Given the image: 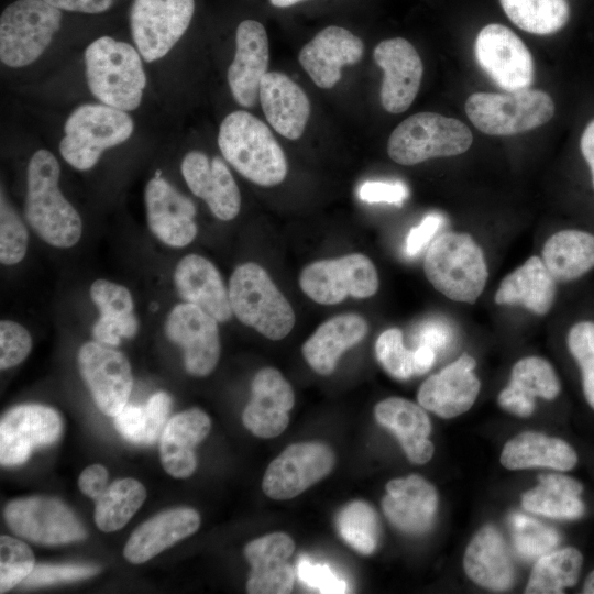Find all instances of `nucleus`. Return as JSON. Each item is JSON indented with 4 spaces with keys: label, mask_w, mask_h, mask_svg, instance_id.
I'll return each mask as SVG.
<instances>
[{
    "label": "nucleus",
    "mask_w": 594,
    "mask_h": 594,
    "mask_svg": "<svg viewBox=\"0 0 594 594\" xmlns=\"http://www.w3.org/2000/svg\"><path fill=\"white\" fill-rule=\"evenodd\" d=\"M59 163L52 152L38 150L32 155L28 165L24 216L44 242L67 249L80 240L82 222L59 189Z\"/></svg>",
    "instance_id": "obj_1"
},
{
    "label": "nucleus",
    "mask_w": 594,
    "mask_h": 594,
    "mask_svg": "<svg viewBox=\"0 0 594 594\" xmlns=\"http://www.w3.org/2000/svg\"><path fill=\"white\" fill-rule=\"evenodd\" d=\"M219 148L228 163L252 183L272 187L287 175V160L270 128L252 113L238 110L221 122Z\"/></svg>",
    "instance_id": "obj_2"
},
{
    "label": "nucleus",
    "mask_w": 594,
    "mask_h": 594,
    "mask_svg": "<svg viewBox=\"0 0 594 594\" xmlns=\"http://www.w3.org/2000/svg\"><path fill=\"white\" fill-rule=\"evenodd\" d=\"M84 61L87 84L96 99L127 112L140 106L146 74L138 48L101 36L87 46Z\"/></svg>",
    "instance_id": "obj_3"
},
{
    "label": "nucleus",
    "mask_w": 594,
    "mask_h": 594,
    "mask_svg": "<svg viewBox=\"0 0 594 594\" xmlns=\"http://www.w3.org/2000/svg\"><path fill=\"white\" fill-rule=\"evenodd\" d=\"M424 271L430 284L449 299L474 304L487 282L484 253L469 233L447 232L428 248Z\"/></svg>",
    "instance_id": "obj_4"
},
{
    "label": "nucleus",
    "mask_w": 594,
    "mask_h": 594,
    "mask_svg": "<svg viewBox=\"0 0 594 594\" xmlns=\"http://www.w3.org/2000/svg\"><path fill=\"white\" fill-rule=\"evenodd\" d=\"M228 292L238 320L267 339L280 340L294 328L295 312L289 301L258 264L248 262L237 266Z\"/></svg>",
    "instance_id": "obj_5"
},
{
    "label": "nucleus",
    "mask_w": 594,
    "mask_h": 594,
    "mask_svg": "<svg viewBox=\"0 0 594 594\" xmlns=\"http://www.w3.org/2000/svg\"><path fill=\"white\" fill-rule=\"evenodd\" d=\"M134 122L127 111L84 103L68 116L59 142L62 157L74 168H92L101 154L130 139Z\"/></svg>",
    "instance_id": "obj_6"
},
{
    "label": "nucleus",
    "mask_w": 594,
    "mask_h": 594,
    "mask_svg": "<svg viewBox=\"0 0 594 594\" xmlns=\"http://www.w3.org/2000/svg\"><path fill=\"white\" fill-rule=\"evenodd\" d=\"M472 142V132L463 122L426 111L408 117L394 129L387 153L398 164L415 165L429 158L462 154Z\"/></svg>",
    "instance_id": "obj_7"
},
{
    "label": "nucleus",
    "mask_w": 594,
    "mask_h": 594,
    "mask_svg": "<svg viewBox=\"0 0 594 594\" xmlns=\"http://www.w3.org/2000/svg\"><path fill=\"white\" fill-rule=\"evenodd\" d=\"M465 112L485 134L513 135L547 123L554 114V103L547 92L538 89L476 92L466 99Z\"/></svg>",
    "instance_id": "obj_8"
},
{
    "label": "nucleus",
    "mask_w": 594,
    "mask_h": 594,
    "mask_svg": "<svg viewBox=\"0 0 594 594\" xmlns=\"http://www.w3.org/2000/svg\"><path fill=\"white\" fill-rule=\"evenodd\" d=\"M62 12L43 0H16L0 16V59L12 68L35 62L61 28Z\"/></svg>",
    "instance_id": "obj_9"
},
{
    "label": "nucleus",
    "mask_w": 594,
    "mask_h": 594,
    "mask_svg": "<svg viewBox=\"0 0 594 594\" xmlns=\"http://www.w3.org/2000/svg\"><path fill=\"white\" fill-rule=\"evenodd\" d=\"M378 284L373 262L361 253L314 262L299 276L301 290L321 305H336L348 296L371 297Z\"/></svg>",
    "instance_id": "obj_10"
},
{
    "label": "nucleus",
    "mask_w": 594,
    "mask_h": 594,
    "mask_svg": "<svg viewBox=\"0 0 594 594\" xmlns=\"http://www.w3.org/2000/svg\"><path fill=\"white\" fill-rule=\"evenodd\" d=\"M195 12V0H133L130 28L142 58L164 57L185 34Z\"/></svg>",
    "instance_id": "obj_11"
},
{
    "label": "nucleus",
    "mask_w": 594,
    "mask_h": 594,
    "mask_svg": "<svg viewBox=\"0 0 594 594\" xmlns=\"http://www.w3.org/2000/svg\"><path fill=\"white\" fill-rule=\"evenodd\" d=\"M4 519L18 536L53 546L78 541L87 532L76 515L59 499L31 496L10 502Z\"/></svg>",
    "instance_id": "obj_12"
},
{
    "label": "nucleus",
    "mask_w": 594,
    "mask_h": 594,
    "mask_svg": "<svg viewBox=\"0 0 594 594\" xmlns=\"http://www.w3.org/2000/svg\"><path fill=\"white\" fill-rule=\"evenodd\" d=\"M334 463L333 451L323 443L290 444L267 466L262 490L273 499L294 498L326 477Z\"/></svg>",
    "instance_id": "obj_13"
},
{
    "label": "nucleus",
    "mask_w": 594,
    "mask_h": 594,
    "mask_svg": "<svg viewBox=\"0 0 594 594\" xmlns=\"http://www.w3.org/2000/svg\"><path fill=\"white\" fill-rule=\"evenodd\" d=\"M474 53L481 68L506 91L529 88L534 62L524 42L498 23L484 26L476 36Z\"/></svg>",
    "instance_id": "obj_14"
},
{
    "label": "nucleus",
    "mask_w": 594,
    "mask_h": 594,
    "mask_svg": "<svg viewBox=\"0 0 594 594\" xmlns=\"http://www.w3.org/2000/svg\"><path fill=\"white\" fill-rule=\"evenodd\" d=\"M78 366L98 408L116 417L127 405L133 387L132 371L125 355L91 341L79 349Z\"/></svg>",
    "instance_id": "obj_15"
},
{
    "label": "nucleus",
    "mask_w": 594,
    "mask_h": 594,
    "mask_svg": "<svg viewBox=\"0 0 594 594\" xmlns=\"http://www.w3.org/2000/svg\"><path fill=\"white\" fill-rule=\"evenodd\" d=\"M164 330L168 340L183 349L189 374L202 377L215 370L220 358L216 318L194 304L183 302L170 310Z\"/></svg>",
    "instance_id": "obj_16"
},
{
    "label": "nucleus",
    "mask_w": 594,
    "mask_h": 594,
    "mask_svg": "<svg viewBox=\"0 0 594 594\" xmlns=\"http://www.w3.org/2000/svg\"><path fill=\"white\" fill-rule=\"evenodd\" d=\"M63 428L59 414L37 404L10 409L0 424V462L6 466L24 463L34 449L55 442Z\"/></svg>",
    "instance_id": "obj_17"
},
{
    "label": "nucleus",
    "mask_w": 594,
    "mask_h": 594,
    "mask_svg": "<svg viewBox=\"0 0 594 594\" xmlns=\"http://www.w3.org/2000/svg\"><path fill=\"white\" fill-rule=\"evenodd\" d=\"M146 219L151 232L164 244L184 248L197 235L196 206L157 170L144 191Z\"/></svg>",
    "instance_id": "obj_18"
},
{
    "label": "nucleus",
    "mask_w": 594,
    "mask_h": 594,
    "mask_svg": "<svg viewBox=\"0 0 594 594\" xmlns=\"http://www.w3.org/2000/svg\"><path fill=\"white\" fill-rule=\"evenodd\" d=\"M373 57L384 72L381 87L383 108L391 113L404 112L420 87L424 67L419 54L407 40L395 37L378 43Z\"/></svg>",
    "instance_id": "obj_19"
},
{
    "label": "nucleus",
    "mask_w": 594,
    "mask_h": 594,
    "mask_svg": "<svg viewBox=\"0 0 594 594\" xmlns=\"http://www.w3.org/2000/svg\"><path fill=\"white\" fill-rule=\"evenodd\" d=\"M252 397L243 410L244 427L254 436L271 439L288 426V413L295 404L290 384L273 367L260 370L251 384Z\"/></svg>",
    "instance_id": "obj_20"
},
{
    "label": "nucleus",
    "mask_w": 594,
    "mask_h": 594,
    "mask_svg": "<svg viewBox=\"0 0 594 594\" xmlns=\"http://www.w3.org/2000/svg\"><path fill=\"white\" fill-rule=\"evenodd\" d=\"M180 170L190 191L206 201L215 217L229 221L238 216L241 194L220 157L210 158L200 151H190L183 158Z\"/></svg>",
    "instance_id": "obj_21"
},
{
    "label": "nucleus",
    "mask_w": 594,
    "mask_h": 594,
    "mask_svg": "<svg viewBox=\"0 0 594 594\" xmlns=\"http://www.w3.org/2000/svg\"><path fill=\"white\" fill-rule=\"evenodd\" d=\"M475 364L471 355L463 353L439 373L428 377L418 389L419 405L446 419L468 411L481 388L473 372Z\"/></svg>",
    "instance_id": "obj_22"
},
{
    "label": "nucleus",
    "mask_w": 594,
    "mask_h": 594,
    "mask_svg": "<svg viewBox=\"0 0 594 594\" xmlns=\"http://www.w3.org/2000/svg\"><path fill=\"white\" fill-rule=\"evenodd\" d=\"M268 61L265 28L255 20L242 21L237 29L235 54L227 75L231 94L242 107L251 108L256 103Z\"/></svg>",
    "instance_id": "obj_23"
},
{
    "label": "nucleus",
    "mask_w": 594,
    "mask_h": 594,
    "mask_svg": "<svg viewBox=\"0 0 594 594\" xmlns=\"http://www.w3.org/2000/svg\"><path fill=\"white\" fill-rule=\"evenodd\" d=\"M364 45L349 30L330 25L299 52V63L320 88L330 89L341 79V68L361 61Z\"/></svg>",
    "instance_id": "obj_24"
},
{
    "label": "nucleus",
    "mask_w": 594,
    "mask_h": 594,
    "mask_svg": "<svg viewBox=\"0 0 594 594\" xmlns=\"http://www.w3.org/2000/svg\"><path fill=\"white\" fill-rule=\"evenodd\" d=\"M294 550V540L284 532H273L249 542L244 548V556L251 565L248 593H290L295 572L287 560Z\"/></svg>",
    "instance_id": "obj_25"
},
{
    "label": "nucleus",
    "mask_w": 594,
    "mask_h": 594,
    "mask_svg": "<svg viewBox=\"0 0 594 594\" xmlns=\"http://www.w3.org/2000/svg\"><path fill=\"white\" fill-rule=\"evenodd\" d=\"M382 508L388 520L408 534L427 531L438 507L436 488L419 475L394 479L386 484Z\"/></svg>",
    "instance_id": "obj_26"
},
{
    "label": "nucleus",
    "mask_w": 594,
    "mask_h": 594,
    "mask_svg": "<svg viewBox=\"0 0 594 594\" xmlns=\"http://www.w3.org/2000/svg\"><path fill=\"white\" fill-rule=\"evenodd\" d=\"M174 284L179 297L226 322L232 317L229 292L217 267L198 254L184 256L176 265Z\"/></svg>",
    "instance_id": "obj_27"
},
{
    "label": "nucleus",
    "mask_w": 594,
    "mask_h": 594,
    "mask_svg": "<svg viewBox=\"0 0 594 594\" xmlns=\"http://www.w3.org/2000/svg\"><path fill=\"white\" fill-rule=\"evenodd\" d=\"M258 98L263 112L280 135L299 139L310 116V102L306 92L280 72H267L260 85Z\"/></svg>",
    "instance_id": "obj_28"
},
{
    "label": "nucleus",
    "mask_w": 594,
    "mask_h": 594,
    "mask_svg": "<svg viewBox=\"0 0 594 594\" xmlns=\"http://www.w3.org/2000/svg\"><path fill=\"white\" fill-rule=\"evenodd\" d=\"M199 514L189 507L162 512L140 525L124 547V558L134 564L148 561L174 543L196 532Z\"/></svg>",
    "instance_id": "obj_29"
},
{
    "label": "nucleus",
    "mask_w": 594,
    "mask_h": 594,
    "mask_svg": "<svg viewBox=\"0 0 594 594\" xmlns=\"http://www.w3.org/2000/svg\"><path fill=\"white\" fill-rule=\"evenodd\" d=\"M209 416L191 408L173 416L161 435V462L164 470L177 479L190 476L197 466L195 448L208 436Z\"/></svg>",
    "instance_id": "obj_30"
},
{
    "label": "nucleus",
    "mask_w": 594,
    "mask_h": 594,
    "mask_svg": "<svg viewBox=\"0 0 594 594\" xmlns=\"http://www.w3.org/2000/svg\"><path fill=\"white\" fill-rule=\"evenodd\" d=\"M377 422L399 440L407 458L416 464L427 463L435 447L428 439L431 422L425 408L400 397H388L374 408Z\"/></svg>",
    "instance_id": "obj_31"
},
{
    "label": "nucleus",
    "mask_w": 594,
    "mask_h": 594,
    "mask_svg": "<svg viewBox=\"0 0 594 594\" xmlns=\"http://www.w3.org/2000/svg\"><path fill=\"white\" fill-rule=\"evenodd\" d=\"M561 392L560 380L544 359L528 356L513 366L509 384L499 393V405L514 415L530 416L535 398L554 399Z\"/></svg>",
    "instance_id": "obj_32"
},
{
    "label": "nucleus",
    "mask_w": 594,
    "mask_h": 594,
    "mask_svg": "<svg viewBox=\"0 0 594 594\" xmlns=\"http://www.w3.org/2000/svg\"><path fill=\"white\" fill-rule=\"evenodd\" d=\"M463 566L473 582L488 590H507L515 580V569L506 543L491 525L482 527L470 541Z\"/></svg>",
    "instance_id": "obj_33"
},
{
    "label": "nucleus",
    "mask_w": 594,
    "mask_h": 594,
    "mask_svg": "<svg viewBox=\"0 0 594 594\" xmlns=\"http://www.w3.org/2000/svg\"><path fill=\"white\" fill-rule=\"evenodd\" d=\"M90 297L100 312L92 327L95 341L118 346L121 339L136 334L139 322L134 315L132 295L127 287L99 278L90 286Z\"/></svg>",
    "instance_id": "obj_34"
},
{
    "label": "nucleus",
    "mask_w": 594,
    "mask_h": 594,
    "mask_svg": "<svg viewBox=\"0 0 594 594\" xmlns=\"http://www.w3.org/2000/svg\"><path fill=\"white\" fill-rule=\"evenodd\" d=\"M367 333L366 320L355 314L330 318L320 324L302 345V355L320 375H330L340 356Z\"/></svg>",
    "instance_id": "obj_35"
},
{
    "label": "nucleus",
    "mask_w": 594,
    "mask_h": 594,
    "mask_svg": "<svg viewBox=\"0 0 594 594\" xmlns=\"http://www.w3.org/2000/svg\"><path fill=\"white\" fill-rule=\"evenodd\" d=\"M556 294V279L542 258L534 255L504 277L494 300L498 305H520L542 316L552 308Z\"/></svg>",
    "instance_id": "obj_36"
},
{
    "label": "nucleus",
    "mask_w": 594,
    "mask_h": 594,
    "mask_svg": "<svg viewBox=\"0 0 594 594\" xmlns=\"http://www.w3.org/2000/svg\"><path fill=\"white\" fill-rule=\"evenodd\" d=\"M542 261L557 283L575 282L594 270V232L569 228L550 235Z\"/></svg>",
    "instance_id": "obj_37"
},
{
    "label": "nucleus",
    "mask_w": 594,
    "mask_h": 594,
    "mask_svg": "<svg viewBox=\"0 0 594 594\" xmlns=\"http://www.w3.org/2000/svg\"><path fill=\"white\" fill-rule=\"evenodd\" d=\"M501 463L509 470L549 468L569 471L578 463L575 450L564 440L539 432H522L504 446Z\"/></svg>",
    "instance_id": "obj_38"
},
{
    "label": "nucleus",
    "mask_w": 594,
    "mask_h": 594,
    "mask_svg": "<svg viewBox=\"0 0 594 594\" xmlns=\"http://www.w3.org/2000/svg\"><path fill=\"white\" fill-rule=\"evenodd\" d=\"M538 480L539 485L522 495L521 504L526 510L564 520L583 516V486L578 480L559 473L541 474Z\"/></svg>",
    "instance_id": "obj_39"
},
{
    "label": "nucleus",
    "mask_w": 594,
    "mask_h": 594,
    "mask_svg": "<svg viewBox=\"0 0 594 594\" xmlns=\"http://www.w3.org/2000/svg\"><path fill=\"white\" fill-rule=\"evenodd\" d=\"M583 565L582 553L573 547L550 551L538 558L525 593L559 594L574 586Z\"/></svg>",
    "instance_id": "obj_40"
},
{
    "label": "nucleus",
    "mask_w": 594,
    "mask_h": 594,
    "mask_svg": "<svg viewBox=\"0 0 594 594\" xmlns=\"http://www.w3.org/2000/svg\"><path fill=\"white\" fill-rule=\"evenodd\" d=\"M170 406V396L158 392L144 406L125 405L116 416V428L130 442L153 444L167 424Z\"/></svg>",
    "instance_id": "obj_41"
},
{
    "label": "nucleus",
    "mask_w": 594,
    "mask_h": 594,
    "mask_svg": "<svg viewBox=\"0 0 594 594\" xmlns=\"http://www.w3.org/2000/svg\"><path fill=\"white\" fill-rule=\"evenodd\" d=\"M145 497V487L134 479L125 477L112 482L96 498V525L105 532L121 529L142 506Z\"/></svg>",
    "instance_id": "obj_42"
},
{
    "label": "nucleus",
    "mask_w": 594,
    "mask_h": 594,
    "mask_svg": "<svg viewBox=\"0 0 594 594\" xmlns=\"http://www.w3.org/2000/svg\"><path fill=\"white\" fill-rule=\"evenodd\" d=\"M509 20L529 33L547 35L564 28L570 18L566 0H499Z\"/></svg>",
    "instance_id": "obj_43"
},
{
    "label": "nucleus",
    "mask_w": 594,
    "mask_h": 594,
    "mask_svg": "<svg viewBox=\"0 0 594 594\" xmlns=\"http://www.w3.org/2000/svg\"><path fill=\"white\" fill-rule=\"evenodd\" d=\"M338 530L342 539L358 552L373 553L378 540V520L374 509L365 502L354 501L339 513Z\"/></svg>",
    "instance_id": "obj_44"
},
{
    "label": "nucleus",
    "mask_w": 594,
    "mask_h": 594,
    "mask_svg": "<svg viewBox=\"0 0 594 594\" xmlns=\"http://www.w3.org/2000/svg\"><path fill=\"white\" fill-rule=\"evenodd\" d=\"M566 348L580 370L584 398L594 410V318H583L571 324Z\"/></svg>",
    "instance_id": "obj_45"
},
{
    "label": "nucleus",
    "mask_w": 594,
    "mask_h": 594,
    "mask_svg": "<svg viewBox=\"0 0 594 594\" xmlns=\"http://www.w3.org/2000/svg\"><path fill=\"white\" fill-rule=\"evenodd\" d=\"M513 543L524 558H539L552 551L559 543V534L551 527L522 514L510 517Z\"/></svg>",
    "instance_id": "obj_46"
},
{
    "label": "nucleus",
    "mask_w": 594,
    "mask_h": 594,
    "mask_svg": "<svg viewBox=\"0 0 594 594\" xmlns=\"http://www.w3.org/2000/svg\"><path fill=\"white\" fill-rule=\"evenodd\" d=\"M34 556L28 544L9 536L0 538V593L23 582L34 569Z\"/></svg>",
    "instance_id": "obj_47"
},
{
    "label": "nucleus",
    "mask_w": 594,
    "mask_h": 594,
    "mask_svg": "<svg viewBox=\"0 0 594 594\" xmlns=\"http://www.w3.org/2000/svg\"><path fill=\"white\" fill-rule=\"evenodd\" d=\"M29 233L20 216L1 193L0 261L4 265L21 262L28 251Z\"/></svg>",
    "instance_id": "obj_48"
},
{
    "label": "nucleus",
    "mask_w": 594,
    "mask_h": 594,
    "mask_svg": "<svg viewBox=\"0 0 594 594\" xmlns=\"http://www.w3.org/2000/svg\"><path fill=\"white\" fill-rule=\"evenodd\" d=\"M375 354L383 369L394 378L408 380L414 374L413 351L403 341L398 328L383 331L375 343Z\"/></svg>",
    "instance_id": "obj_49"
},
{
    "label": "nucleus",
    "mask_w": 594,
    "mask_h": 594,
    "mask_svg": "<svg viewBox=\"0 0 594 594\" xmlns=\"http://www.w3.org/2000/svg\"><path fill=\"white\" fill-rule=\"evenodd\" d=\"M32 349L29 331L12 320L0 322V367L7 370L20 364Z\"/></svg>",
    "instance_id": "obj_50"
},
{
    "label": "nucleus",
    "mask_w": 594,
    "mask_h": 594,
    "mask_svg": "<svg viewBox=\"0 0 594 594\" xmlns=\"http://www.w3.org/2000/svg\"><path fill=\"white\" fill-rule=\"evenodd\" d=\"M94 565H35L30 575L23 581L29 587L51 585L61 582H73L87 579L98 573Z\"/></svg>",
    "instance_id": "obj_51"
},
{
    "label": "nucleus",
    "mask_w": 594,
    "mask_h": 594,
    "mask_svg": "<svg viewBox=\"0 0 594 594\" xmlns=\"http://www.w3.org/2000/svg\"><path fill=\"white\" fill-rule=\"evenodd\" d=\"M297 578L311 588L319 590L320 593H345L348 585L333 573L326 564L312 563L307 558L299 560L297 564Z\"/></svg>",
    "instance_id": "obj_52"
},
{
    "label": "nucleus",
    "mask_w": 594,
    "mask_h": 594,
    "mask_svg": "<svg viewBox=\"0 0 594 594\" xmlns=\"http://www.w3.org/2000/svg\"><path fill=\"white\" fill-rule=\"evenodd\" d=\"M408 196V187L399 180H367L359 188L360 199L369 204L386 202L400 207Z\"/></svg>",
    "instance_id": "obj_53"
},
{
    "label": "nucleus",
    "mask_w": 594,
    "mask_h": 594,
    "mask_svg": "<svg viewBox=\"0 0 594 594\" xmlns=\"http://www.w3.org/2000/svg\"><path fill=\"white\" fill-rule=\"evenodd\" d=\"M444 222L442 215L431 212L411 228L406 238L405 251L408 256L417 255L432 240Z\"/></svg>",
    "instance_id": "obj_54"
},
{
    "label": "nucleus",
    "mask_w": 594,
    "mask_h": 594,
    "mask_svg": "<svg viewBox=\"0 0 594 594\" xmlns=\"http://www.w3.org/2000/svg\"><path fill=\"white\" fill-rule=\"evenodd\" d=\"M80 491L90 498H98L108 487V471L100 464L86 468L79 479Z\"/></svg>",
    "instance_id": "obj_55"
},
{
    "label": "nucleus",
    "mask_w": 594,
    "mask_h": 594,
    "mask_svg": "<svg viewBox=\"0 0 594 594\" xmlns=\"http://www.w3.org/2000/svg\"><path fill=\"white\" fill-rule=\"evenodd\" d=\"M418 332L419 343L430 345L435 350L446 348L452 337L449 326L440 321L426 322Z\"/></svg>",
    "instance_id": "obj_56"
},
{
    "label": "nucleus",
    "mask_w": 594,
    "mask_h": 594,
    "mask_svg": "<svg viewBox=\"0 0 594 594\" xmlns=\"http://www.w3.org/2000/svg\"><path fill=\"white\" fill-rule=\"evenodd\" d=\"M59 9L80 13H101L112 7L116 0H43Z\"/></svg>",
    "instance_id": "obj_57"
},
{
    "label": "nucleus",
    "mask_w": 594,
    "mask_h": 594,
    "mask_svg": "<svg viewBox=\"0 0 594 594\" xmlns=\"http://www.w3.org/2000/svg\"><path fill=\"white\" fill-rule=\"evenodd\" d=\"M436 360V350L430 345L419 343L417 349L413 351V369L414 374L422 375L427 373L433 365Z\"/></svg>",
    "instance_id": "obj_58"
},
{
    "label": "nucleus",
    "mask_w": 594,
    "mask_h": 594,
    "mask_svg": "<svg viewBox=\"0 0 594 594\" xmlns=\"http://www.w3.org/2000/svg\"><path fill=\"white\" fill-rule=\"evenodd\" d=\"M580 148L582 156L591 170L592 185L594 188V119L588 122L582 133Z\"/></svg>",
    "instance_id": "obj_59"
},
{
    "label": "nucleus",
    "mask_w": 594,
    "mask_h": 594,
    "mask_svg": "<svg viewBox=\"0 0 594 594\" xmlns=\"http://www.w3.org/2000/svg\"><path fill=\"white\" fill-rule=\"evenodd\" d=\"M583 593L594 594V570L590 572L583 584Z\"/></svg>",
    "instance_id": "obj_60"
},
{
    "label": "nucleus",
    "mask_w": 594,
    "mask_h": 594,
    "mask_svg": "<svg viewBox=\"0 0 594 594\" xmlns=\"http://www.w3.org/2000/svg\"><path fill=\"white\" fill-rule=\"evenodd\" d=\"M274 7L287 8L305 0H270Z\"/></svg>",
    "instance_id": "obj_61"
}]
</instances>
